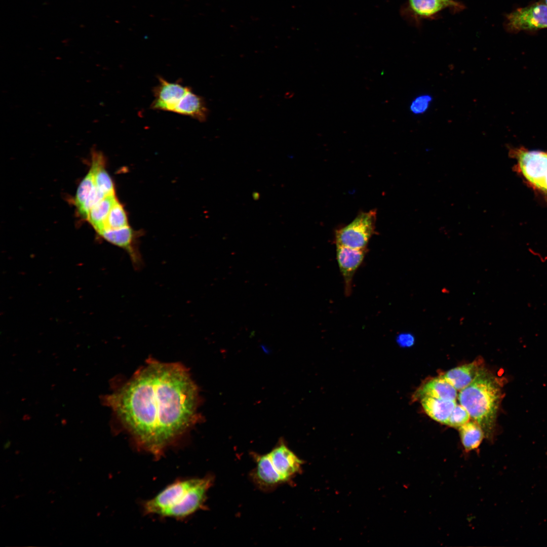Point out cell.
Listing matches in <instances>:
<instances>
[{"label": "cell", "mask_w": 547, "mask_h": 547, "mask_svg": "<svg viewBox=\"0 0 547 547\" xmlns=\"http://www.w3.org/2000/svg\"><path fill=\"white\" fill-rule=\"evenodd\" d=\"M483 367L482 359L478 358L471 363L448 371L443 376L457 390H460L473 381Z\"/></svg>", "instance_id": "cell-12"}, {"label": "cell", "mask_w": 547, "mask_h": 547, "mask_svg": "<svg viewBox=\"0 0 547 547\" xmlns=\"http://www.w3.org/2000/svg\"><path fill=\"white\" fill-rule=\"evenodd\" d=\"M92 156L91 169L93 173L95 186L106 196L114 194L113 182L105 169L104 159L102 154L95 151Z\"/></svg>", "instance_id": "cell-16"}, {"label": "cell", "mask_w": 547, "mask_h": 547, "mask_svg": "<svg viewBox=\"0 0 547 547\" xmlns=\"http://www.w3.org/2000/svg\"><path fill=\"white\" fill-rule=\"evenodd\" d=\"M211 475L177 480L143 504L146 515L185 519L203 509L213 483Z\"/></svg>", "instance_id": "cell-2"}, {"label": "cell", "mask_w": 547, "mask_h": 547, "mask_svg": "<svg viewBox=\"0 0 547 547\" xmlns=\"http://www.w3.org/2000/svg\"><path fill=\"white\" fill-rule=\"evenodd\" d=\"M421 399V403L425 413L432 419L446 424L448 419L457 403L456 401L444 400L429 396Z\"/></svg>", "instance_id": "cell-15"}, {"label": "cell", "mask_w": 547, "mask_h": 547, "mask_svg": "<svg viewBox=\"0 0 547 547\" xmlns=\"http://www.w3.org/2000/svg\"><path fill=\"white\" fill-rule=\"evenodd\" d=\"M543 3L547 6V0H543Z\"/></svg>", "instance_id": "cell-27"}, {"label": "cell", "mask_w": 547, "mask_h": 547, "mask_svg": "<svg viewBox=\"0 0 547 547\" xmlns=\"http://www.w3.org/2000/svg\"><path fill=\"white\" fill-rule=\"evenodd\" d=\"M106 196L103 192L98 189L95 185L83 206L79 210V212L84 217L87 219L89 212L93 207Z\"/></svg>", "instance_id": "cell-24"}, {"label": "cell", "mask_w": 547, "mask_h": 547, "mask_svg": "<svg viewBox=\"0 0 547 547\" xmlns=\"http://www.w3.org/2000/svg\"><path fill=\"white\" fill-rule=\"evenodd\" d=\"M256 466L251 477L260 489L269 491L284 483L283 479L274 468L268 453L255 456Z\"/></svg>", "instance_id": "cell-11"}, {"label": "cell", "mask_w": 547, "mask_h": 547, "mask_svg": "<svg viewBox=\"0 0 547 547\" xmlns=\"http://www.w3.org/2000/svg\"><path fill=\"white\" fill-rule=\"evenodd\" d=\"M174 112L189 116L200 122L207 120L208 109L203 98L189 90L174 109Z\"/></svg>", "instance_id": "cell-14"}, {"label": "cell", "mask_w": 547, "mask_h": 547, "mask_svg": "<svg viewBox=\"0 0 547 547\" xmlns=\"http://www.w3.org/2000/svg\"><path fill=\"white\" fill-rule=\"evenodd\" d=\"M95 186L93 173L90 169L88 173L80 184L75 197V204L79 210L83 206Z\"/></svg>", "instance_id": "cell-21"}, {"label": "cell", "mask_w": 547, "mask_h": 547, "mask_svg": "<svg viewBox=\"0 0 547 547\" xmlns=\"http://www.w3.org/2000/svg\"><path fill=\"white\" fill-rule=\"evenodd\" d=\"M116 201L114 194L107 195L89 212L87 219L98 233L104 230L105 219Z\"/></svg>", "instance_id": "cell-17"}, {"label": "cell", "mask_w": 547, "mask_h": 547, "mask_svg": "<svg viewBox=\"0 0 547 547\" xmlns=\"http://www.w3.org/2000/svg\"><path fill=\"white\" fill-rule=\"evenodd\" d=\"M424 396L456 401L457 393L455 387L443 376H441L434 378L421 385L414 393L413 398L417 399V398H421Z\"/></svg>", "instance_id": "cell-13"}, {"label": "cell", "mask_w": 547, "mask_h": 547, "mask_svg": "<svg viewBox=\"0 0 547 547\" xmlns=\"http://www.w3.org/2000/svg\"><path fill=\"white\" fill-rule=\"evenodd\" d=\"M105 402L137 446L157 456L201 418L198 387L178 362L148 359Z\"/></svg>", "instance_id": "cell-1"}, {"label": "cell", "mask_w": 547, "mask_h": 547, "mask_svg": "<svg viewBox=\"0 0 547 547\" xmlns=\"http://www.w3.org/2000/svg\"><path fill=\"white\" fill-rule=\"evenodd\" d=\"M408 6L416 17L424 18L433 17L446 8H451L444 0H408Z\"/></svg>", "instance_id": "cell-18"}, {"label": "cell", "mask_w": 547, "mask_h": 547, "mask_svg": "<svg viewBox=\"0 0 547 547\" xmlns=\"http://www.w3.org/2000/svg\"><path fill=\"white\" fill-rule=\"evenodd\" d=\"M444 1L446 2L447 3H448L450 5V6L451 7V8L454 9V10H461L462 8V5L460 4L457 3V2L455 1H453V0H444Z\"/></svg>", "instance_id": "cell-26"}, {"label": "cell", "mask_w": 547, "mask_h": 547, "mask_svg": "<svg viewBox=\"0 0 547 547\" xmlns=\"http://www.w3.org/2000/svg\"><path fill=\"white\" fill-rule=\"evenodd\" d=\"M506 27L511 31L547 28V6L537 3L519 8L506 16Z\"/></svg>", "instance_id": "cell-5"}, {"label": "cell", "mask_w": 547, "mask_h": 547, "mask_svg": "<svg viewBox=\"0 0 547 547\" xmlns=\"http://www.w3.org/2000/svg\"><path fill=\"white\" fill-rule=\"evenodd\" d=\"M459 431L462 444L466 451L478 448L485 436L482 427L475 420L462 425Z\"/></svg>", "instance_id": "cell-19"}, {"label": "cell", "mask_w": 547, "mask_h": 547, "mask_svg": "<svg viewBox=\"0 0 547 547\" xmlns=\"http://www.w3.org/2000/svg\"><path fill=\"white\" fill-rule=\"evenodd\" d=\"M396 341L402 347H410L414 344L415 338L410 333H401L397 336Z\"/></svg>", "instance_id": "cell-25"}, {"label": "cell", "mask_w": 547, "mask_h": 547, "mask_svg": "<svg viewBox=\"0 0 547 547\" xmlns=\"http://www.w3.org/2000/svg\"><path fill=\"white\" fill-rule=\"evenodd\" d=\"M99 235L110 243L124 249L134 268L139 269L142 267L143 259L138 246V235L130 227L104 230Z\"/></svg>", "instance_id": "cell-7"}, {"label": "cell", "mask_w": 547, "mask_h": 547, "mask_svg": "<svg viewBox=\"0 0 547 547\" xmlns=\"http://www.w3.org/2000/svg\"><path fill=\"white\" fill-rule=\"evenodd\" d=\"M128 226L126 212L118 201L111 208L104 222V230L115 229Z\"/></svg>", "instance_id": "cell-20"}, {"label": "cell", "mask_w": 547, "mask_h": 547, "mask_svg": "<svg viewBox=\"0 0 547 547\" xmlns=\"http://www.w3.org/2000/svg\"><path fill=\"white\" fill-rule=\"evenodd\" d=\"M159 84L153 90L152 109L173 112L182 97L190 90L178 82H170L159 77Z\"/></svg>", "instance_id": "cell-8"}, {"label": "cell", "mask_w": 547, "mask_h": 547, "mask_svg": "<svg viewBox=\"0 0 547 547\" xmlns=\"http://www.w3.org/2000/svg\"><path fill=\"white\" fill-rule=\"evenodd\" d=\"M366 252V249H356L336 246L337 261L344 280L345 294L346 296H349L351 292L354 274L362 263Z\"/></svg>", "instance_id": "cell-10"}, {"label": "cell", "mask_w": 547, "mask_h": 547, "mask_svg": "<svg viewBox=\"0 0 547 547\" xmlns=\"http://www.w3.org/2000/svg\"><path fill=\"white\" fill-rule=\"evenodd\" d=\"M502 381L483 367L473 381L460 390L458 396L460 405L480 424L487 438L494 430L502 398Z\"/></svg>", "instance_id": "cell-3"}, {"label": "cell", "mask_w": 547, "mask_h": 547, "mask_svg": "<svg viewBox=\"0 0 547 547\" xmlns=\"http://www.w3.org/2000/svg\"><path fill=\"white\" fill-rule=\"evenodd\" d=\"M470 417L464 407L461 405L456 404L448 419L446 425L459 428L467 422Z\"/></svg>", "instance_id": "cell-23"}, {"label": "cell", "mask_w": 547, "mask_h": 547, "mask_svg": "<svg viewBox=\"0 0 547 547\" xmlns=\"http://www.w3.org/2000/svg\"><path fill=\"white\" fill-rule=\"evenodd\" d=\"M268 454L274 468L284 483L299 472L302 461L283 442L279 443Z\"/></svg>", "instance_id": "cell-9"}, {"label": "cell", "mask_w": 547, "mask_h": 547, "mask_svg": "<svg viewBox=\"0 0 547 547\" xmlns=\"http://www.w3.org/2000/svg\"><path fill=\"white\" fill-rule=\"evenodd\" d=\"M517 154L524 176L535 186L547 192V153L519 150Z\"/></svg>", "instance_id": "cell-6"}, {"label": "cell", "mask_w": 547, "mask_h": 547, "mask_svg": "<svg viewBox=\"0 0 547 547\" xmlns=\"http://www.w3.org/2000/svg\"><path fill=\"white\" fill-rule=\"evenodd\" d=\"M376 211L360 213L347 225L335 232L336 246L356 249H366L375 228Z\"/></svg>", "instance_id": "cell-4"}, {"label": "cell", "mask_w": 547, "mask_h": 547, "mask_svg": "<svg viewBox=\"0 0 547 547\" xmlns=\"http://www.w3.org/2000/svg\"><path fill=\"white\" fill-rule=\"evenodd\" d=\"M433 100V97L430 94L419 95L411 101L409 106L410 111L414 115L424 114L429 108Z\"/></svg>", "instance_id": "cell-22"}]
</instances>
